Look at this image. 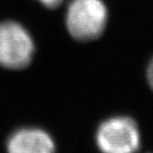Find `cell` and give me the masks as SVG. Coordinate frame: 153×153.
I'll return each mask as SVG.
<instances>
[{
  "instance_id": "1",
  "label": "cell",
  "mask_w": 153,
  "mask_h": 153,
  "mask_svg": "<svg viewBox=\"0 0 153 153\" xmlns=\"http://www.w3.org/2000/svg\"><path fill=\"white\" fill-rule=\"evenodd\" d=\"M108 10L102 0H71L66 14V26L72 37L91 41L102 34Z\"/></svg>"
},
{
  "instance_id": "2",
  "label": "cell",
  "mask_w": 153,
  "mask_h": 153,
  "mask_svg": "<svg viewBox=\"0 0 153 153\" xmlns=\"http://www.w3.org/2000/svg\"><path fill=\"white\" fill-rule=\"evenodd\" d=\"M96 141L102 153H136L140 147V133L132 118L116 116L100 124Z\"/></svg>"
},
{
  "instance_id": "3",
  "label": "cell",
  "mask_w": 153,
  "mask_h": 153,
  "mask_svg": "<svg viewBox=\"0 0 153 153\" xmlns=\"http://www.w3.org/2000/svg\"><path fill=\"white\" fill-rule=\"evenodd\" d=\"M34 43L29 32L14 22L0 24V65L22 69L31 62Z\"/></svg>"
},
{
  "instance_id": "4",
  "label": "cell",
  "mask_w": 153,
  "mask_h": 153,
  "mask_svg": "<svg viewBox=\"0 0 153 153\" xmlns=\"http://www.w3.org/2000/svg\"><path fill=\"white\" fill-rule=\"evenodd\" d=\"M7 153H54V143L43 130L25 128L11 135Z\"/></svg>"
},
{
  "instance_id": "5",
  "label": "cell",
  "mask_w": 153,
  "mask_h": 153,
  "mask_svg": "<svg viewBox=\"0 0 153 153\" xmlns=\"http://www.w3.org/2000/svg\"><path fill=\"white\" fill-rule=\"evenodd\" d=\"M38 1L48 9H54L62 3L63 0H38Z\"/></svg>"
},
{
  "instance_id": "6",
  "label": "cell",
  "mask_w": 153,
  "mask_h": 153,
  "mask_svg": "<svg viewBox=\"0 0 153 153\" xmlns=\"http://www.w3.org/2000/svg\"><path fill=\"white\" fill-rule=\"evenodd\" d=\"M147 79L150 84L151 88L153 89V59L148 65V69H147Z\"/></svg>"
}]
</instances>
